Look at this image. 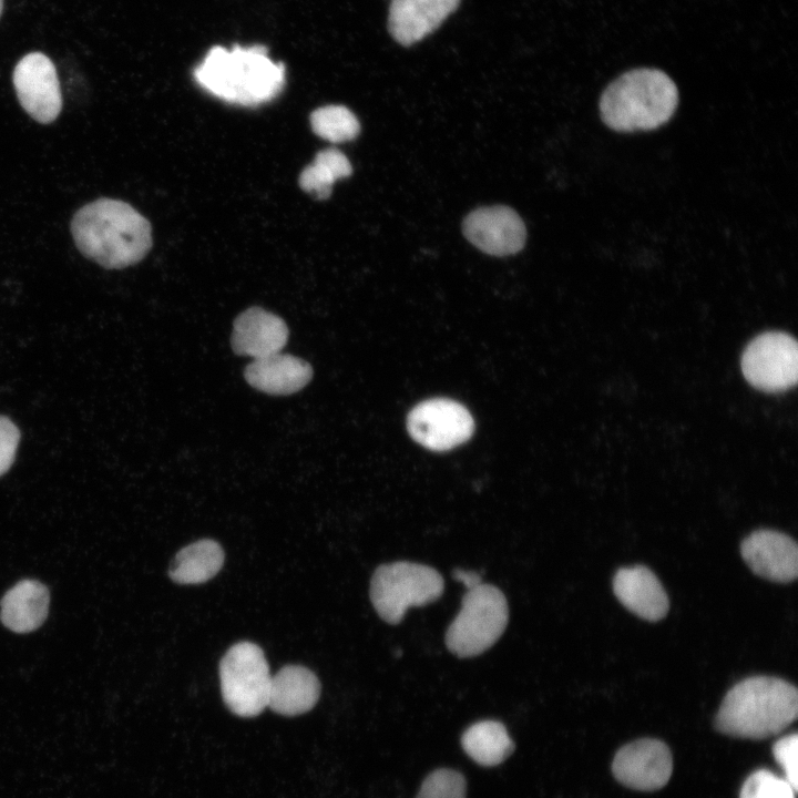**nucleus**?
<instances>
[{
    "instance_id": "nucleus-1",
    "label": "nucleus",
    "mask_w": 798,
    "mask_h": 798,
    "mask_svg": "<svg viewBox=\"0 0 798 798\" xmlns=\"http://www.w3.org/2000/svg\"><path fill=\"white\" fill-rule=\"evenodd\" d=\"M78 249L106 269L142 260L152 246L150 222L130 204L99 198L81 207L71 221Z\"/></svg>"
},
{
    "instance_id": "nucleus-2",
    "label": "nucleus",
    "mask_w": 798,
    "mask_h": 798,
    "mask_svg": "<svg viewBox=\"0 0 798 798\" xmlns=\"http://www.w3.org/2000/svg\"><path fill=\"white\" fill-rule=\"evenodd\" d=\"M285 65L264 45L212 47L194 69L196 83L226 102L252 106L275 99L285 85Z\"/></svg>"
},
{
    "instance_id": "nucleus-3",
    "label": "nucleus",
    "mask_w": 798,
    "mask_h": 798,
    "mask_svg": "<svg viewBox=\"0 0 798 798\" xmlns=\"http://www.w3.org/2000/svg\"><path fill=\"white\" fill-rule=\"evenodd\" d=\"M796 687L778 677L751 676L725 695L715 718L718 732L763 739L779 734L797 717Z\"/></svg>"
},
{
    "instance_id": "nucleus-4",
    "label": "nucleus",
    "mask_w": 798,
    "mask_h": 798,
    "mask_svg": "<svg viewBox=\"0 0 798 798\" xmlns=\"http://www.w3.org/2000/svg\"><path fill=\"white\" fill-rule=\"evenodd\" d=\"M678 100L677 86L665 72L641 68L611 82L598 109L603 123L613 131H651L671 120Z\"/></svg>"
},
{
    "instance_id": "nucleus-5",
    "label": "nucleus",
    "mask_w": 798,
    "mask_h": 798,
    "mask_svg": "<svg viewBox=\"0 0 798 798\" xmlns=\"http://www.w3.org/2000/svg\"><path fill=\"white\" fill-rule=\"evenodd\" d=\"M443 590L444 581L433 567L397 561L375 570L370 581V600L385 622L398 624L408 608L437 601Z\"/></svg>"
},
{
    "instance_id": "nucleus-6",
    "label": "nucleus",
    "mask_w": 798,
    "mask_h": 798,
    "mask_svg": "<svg viewBox=\"0 0 798 798\" xmlns=\"http://www.w3.org/2000/svg\"><path fill=\"white\" fill-rule=\"evenodd\" d=\"M508 621L504 594L494 585L481 583L463 595L461 608L447 628L446 645L461 658L480 655L500 638Z\"/></svg>"
},
{
    "instance_id": "nucleus-7",
    "label": "nucleus",
    "mask_w": 798,
    "mask_h": 798,
    "mask_svg": "<svg viewBox=\"0 0 798 798\" xmlns=\"http://www.w3.org/2000/svg\"><path fill=\"white\" fill-rule=\"evenodd\" d=\"M219 679L224 703L235 715L254 717L267 707L272 675L258 645L231 646L219 663Z\"/></svg>"
},
{
    "instance_id": "nucleus-8",
    "label": "nucleus",
    "mask_w": 798,
    "mask_h": 798,
    "mask_svg": "<svg viewBox=\"0 0 798 798\" xmlns=\"http://www.w3.org/2000/svg\"><path fill=\"white\" fill-rule=\"evenodd\" d=\"M746 380L764 391H782L797 382V341L782 331H767L753 339L741 356Z\"/></svg>"
},
{
    "instance_id": "nucleus-9",
    "label": "nucleus",
    "mask_w": 798,
    "mask_h": 798,
    "mask_svg": "<svg viewBox=\"0 0 798 798\" xmlns=\"http://www.w3.org/2000/svg\"><path fill=\"white\" fill-rule=\"evenodd\" d=\"M407 429L412 439L424 448L447 451L471 438L474 421L461 403L436 398L420 402L409 412Z\"/></svg>"
},
{
    "instance_id": "nucleus-10",
    "label": "nucleus",
    "mask_w": 798,
    "mask_h": 798,
    "mask_svg": "<svg viewBox=\"0 0 798 798\" xmlns=\"http://www.w3.org/2000/svg\"><path fill=\"white\" fill-rule=\"evenodd\" d=\"M18 100L37 122H53L62 109V93L53 62L41 52L25 54L13 70Z\"/></svg>"
},
{
    "instance_id": "nucleus-11",
    "label": "nucleus",
    "mask_w": 798,
    "mask_h": 798,
    "mask_svg": "<svg viewBox=\"0 0 798 798\" xmlns=\"http://www.w3.org/2000/svg\"><path fill=\"white\" fill-rule=\"evenodd\" d=\"M612 770L615 778L626 787L644 791L657 790L671 778L672 754L661 740L638 739L616 753Z\"/></svg>"
},
{
    "instance_id": "nucleus-12",
    "label": "nucleus",
    "mask_w": 798,
    "mask_h": 798,
    "mask_svg": "<svg viewBox=\"0 0 798 798\" xmlns=\"http://www.w3.org/2000/svg\"><path fill=\"white\" fill-rule=\"evenodd\" d=\"M462 229L469 242L494 256L519 252L526 237L523 221L507 206L481 207L471 212L463 221Z\"/></svg>"
},
{
    "instance_id": "nucleus-13",
    "label": "nucleus",
    "mask_w": 798,
    "mask_h": 798,
    "mask_svg": "<svg viewBox=\"0 0 798 798\" xmlns=\"http://www.w3.org/2000/svg\"><path fill=\"white\" fill-rule=\"evenodd\" d=\"M740 553L758 576L778 583L794 581L798 574V548L794 539L774 530H758L740 545Z\"/></svg>"
},
{
    "instance_id": "nucleus-14",
    "label": "nucleus",
    "mask_w": 798,
    "mask_h": 798,
    "mask_svg": "<svg viewBox=\"0 0 798 798\" xmlns=\"http://www.w3.org/2000/svg\"><path fill=\"white\" fill-rule=\"evenodd\" d=\"M288 336V327L279 316L250 307L234 320L231 345L235 354L256 359L280 352Z\"/></svg>"
},
{
    "instance_id": "nucleus-15",
    "label": "nucleus",
    "mask_w": 798,
    "mask_h": 798,
    "mask_svg": "<svg viewBox=\"0 0 798 798\" xmlns=\"http://www.w3.org/2000/svg\"><path fill=\"white\" fill-rule=\"evenodd\" d=\"M460 0H391L388 29L402 45L419 42L458 8Z\"/></svg>"
},
{
    "instance_id": "nucleus-16",
    "label": "nucleus",
    "mask_w": 798,
    "mask_h": 798,
    "mask_svg": "<svg viewBox=\"0 0 798 798\" xmlns=\"http://www.w3.org/2000/svg\"><path fill=\"white\" fill-rule=\"evenodd\" d=\"M618 601L643 620L656 622L668 612L667 594L657 576L646 566L620 569L613 580Z\"/></svg>"
},
{
    "instance_id": "nucleus-17",
    "label": "nucleus",
    "mask_w": 798,
    "mask_h": 798,
    "mask_svg": "<svg viewBox=\"0 0 798 798\" xmlns=\"http://www.w3.org/2000/svg\"><path fill=\"white\" fill-rule=\"evenodd\" d=\"M253 388L273 396H287L303 389L313 377L311 366L301 358L276 352L256 358L244 370Z\"/></svg>"
},
{
    "instance_id": "nucleus-18",
    "label": "nucleus",
    "mask_w": 798,
    "mask_h": 798,
    "mask_svg": "<svg viewBox=\"0 0 798 798\" xmlns=\"http://www.w3.org/2000/svg\"><path fill=\"white\" fill-rule=\"evenodd\" d=\"M320 696V683L308 668L287 665L272 676L268 707L285 716L309 712Z\"/></svg>"
},
{
    "instance_id": "nucleus-19",
    "label": "nucleus",
    "mask_w": 798,
    "mask_h": 798,
    "mask_svg": "<svg viewBox=\"0 0 798 798\" xmlns=\"http://www.w3.org/2000/svg\"><path fill=\"white\" fill-rule=\"evenodd\" d=\"M50 593L37 580H22L1 600L0 618L16 633H29L40 627L49 612Z\"/></svg>"
},
{
    "instance_id": "nucleus-20",
    "label": "nucleus",
    "mask_w": 798,
    "mask_h": 798,
    "mask_svg": "<svg viewBox=\"0 0 798 798\" xmlns=\"http://www.w3.org/2000/svg\"><path fill=\"white\" fill-rule=\"evenodd\" d=\"M224 563V551L213 540H200L183 548L170 565V577L180 584H201L214 577Z\"/></svg>"
},
{
    "instance_id": "nucleus-21",
    "label": "nucleus",
    "mask_w": 798,
    "mask_h": 798,
    "mask_svg": "<svg viewBox=\"0 0 798 798\" xmlns=\"http://www.w3.org/2000/svg\"><path fill=\"white\" fill-rule=\"evenodd\" d=\"M461 744L475 763L488 767L501 764L514 749L505 726L497 720H481L471 725L463 733Z\"/></svg>"
},
{
    "instance_id": "nucleus-22",
    "label": "nucleus",
    "mask_w": 798,
    "mask_h": 798,
    "mask_svg": "<svg viewBox=\"0 0 798 798\" xmlns=\"http://www.w3.org/2000/svg\"><path fill=\"white\" fill-rule=\"evenodd\" d=\"M351 173L352 167L347 156L336 149H327L318 152L314 162L303 170L299 185L316 198L326 200L331 194L334 183Z\"/></svg>"
},
{
    "instance_id": "nucleus-23",
    "label": "nucleus",
    "mask_w": 798,
    "mask_h": 798,
    "mask_svg": "<svg viewBox=\"0 0 798 798\" xmlns=\"http://www.w3.org/2000/svg\"><path fill=\"white\" fill-rule=\"evenodd\" d=\"M310 125L316 135L332 143L354 140L360 131L356 115L344 105H326L310 114Z\"/></svg>"
},
{
    "instance_id": "nucleus-24",
    "label": "nucleus",
    "mask_w": 798,
    "mask_h": 798,
    "mask_svg": "<svg viewBox=\"0 0 798 798\" xmlns=\"http://www.w3.org/2000/svg\"><path fill=\"white\" fill-rule=\"evenodd\" d=\"M796 791L785 778L759 769L745 780L739 798H796Z\"/></svg>"
},
{
    "instance_id": "nucleus-25",
    "label": "nucleus",
    "mask_w": 798,
    "mask_h": 798,
    "mask_svg": "<svg viewBox=\"0 0 798 798\" xmlns=\"http://www.w3.org/2000/svg\"><path fill=\"white\" fill-rule=\"evenodd\" d=\"M466 779L452 769H438L422 782L417 798H466Z\"/></svg>"
},
{
    "instance_id": "nucleus-26",
    "label": "nucleus",
    "mask_w": 798,
    "mask_h": 798,
    "mask_svg": "<svg viewBox=\"0 0 798 798\" xmlns=\"http://www.w3.org/2000/svg\"><path fill=\"white\" fill-rule=\"evenodd\" d=\"M773 754L785 774V779L797 790L798 788V736L787 735L779 738L773 746Z\"/></svg>"
},
{
    "instance_id": "nucleus-27",
    "label": "nucleus",
    "mask_w": 798,
    "mask_h": 798,
    "mask_svg": "<svg viewBox=\"0 0 798 798\" xmlns=\"http://www.w3.org/2000/svg\"><path fill=\"white\" fill-rule=\"evenodd\" d=\"M20 442V430L16 423L6 416H0V477L11 468L14 462Z\"/></svg>"
},
{
    "instance_id": "nucleus-28",
    "label": "nucleus",
    "mask_w": 798,
    "mask_h": 798,
    "mask_svg": "<svg viewBox=\"0 0 798 798\" xmlns=\"http://www.w3.org/2000/svg\"><path fill=\"white\" fill-rule=\"evenodd\" d=\"M452 576L454 580L462 583L467 590L473 589L482 583L481 574L474 571L456 569L452 572Z\"/></svg>"
},
{
    "instance_id": "nucleus-29",
    "label": "nucleus",
    "mask_w": 798,
    "mask_h": 798,
    "mask_svg": "<svg viewBox=\"0 0 798 798\" xmlns=\"http://www.w3.org/2000/svg\"><path fill=\"white\" fill-rule=\"evenodd\" d=\"M2 8H3V0H0V16L2 13Z\"/></svg>"
}]
</instances>
